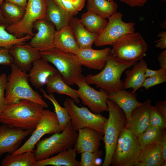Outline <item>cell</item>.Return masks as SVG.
<instances>
[{
  "label": "cell",
  "mask_w": 166,
  "mask_h": 166,
  "mask_svg": "<svg viewBox=\"0 0 166 166\" xmlns=\"http://www.w3.org/2000/svg\"><path fill=\"white\" fill-rule=\"evenodd\" d=\"M58 5L63 8L61 0H53Z\"/></svg>",
  "instance_id": "49"
},
{
  "label": "cell",
  "mask_w": 166,
  "mask_h": 166,
  "mask_svg": "<svg viewBox=\"0 0 166 166\" xmlns=\"http://www.w3.org/2000/svg\"><path fill=\"white\" fill-rule=\"evenodd\" d=\"M56 132H60L55 113L48 109H44L40 121L30 137L21 147L12 154L15 155L27 151L33 152L36 143L42 136Z\"/></svg>",
  "instance_id": "13"
},
{
  "label": "cell",
  "mask_w": 166,
  "mask_h": 166,
  "mask_svg": "<svg viewBox=\"0 0 166 166\" xmlns=\"http://www.w3.org/2000/svg\"><path fill=\"white\" fill-rule=\"evenodd\" d=\"M137 62L120 60L109 53L106 64L102 70L96 75L89 74L85 77L89 85L94 84L108 93L124 89V81L121 79L123 72Z\"/></svg>",
  "instance_id": "2"
},
{
  "label": "cell",
  "mask_w": 166,
  "mask_h": 166,
  "mask_svg": "<svg viewBox=\"0 0 166 166\" xmlns=\"http://www.w3.org/2000/svg\"><path fill=\"white\" fill-rule=\"evenodd\" d=\"M64 107L68 110L73 129L76 131L84 127L95 129L104 135L107 118L101 113H95L86 107H79L71 98H66L64 102Z\"/></svg>",
  "instance_id": "10"
},
{
  "label": "cell",
  "mask_w": 166,
  "mask_h": 166,
  "mask_svg": "<svg viewBox=\"0 0 166 166\" xmlns=\"http://www.w3.org/2000/svg\"><path fill=\"white\" fill-rule=\"evenodd\" d=\"M7 76L5 73L0 75V115L7 106L5 97V88L7 80Z\"/></svg>",
  "instance_id": "39"
},
{
  "label": "cell",
  "mask_w": 166,
  "mask_h": 166,
  "mask_svg": "<svg viewBox=\"0 0 166 166\" xmlns=\"http://www.w3.org/2000/svg\"><path fill=\"white\" fill-rule=\"evenodd\" d=\"M111 52L117 58L137 62L146 55L148 45L141 34L133 32L124 35L112 45Z\"/></svg>",
  "instance_id": "8"
},
{
  "label": "cell",
  "mask_w": 166,
  "mask_h": 166,
  "mask_svg": "<svg viewBox=\"0 0 166 166\" xmlns=\"http://www.w3.org/2000/svg\"><path fill=\"white\" fill-rule=\"evenodd\" d=\"M108 94V99L116 103L124 111L126 115L127 122L129 121L133 110L142 104V103L137 100V95L135 93L126 91L124 89H119Z\"/></svg>",
  "instance_id": "21"
},
{
  "label": "cell",
  "mask_w": 166,
  "mask_h": 166,
  "mask_svg": "<svg viewBox=\"0 0 166 166\" xmlns=\"http://www.w3.org/2000/svg\"><path fill=\"white\" fill-rule=\"evenodd\" d=\"M47 4L45 0H28L25 12L21 20L9 25L6 30L17 38L26 35H34V25L37 21L46 18Z\"/></svg>",
  "instance_id": "9"
},
{
  "label": "cell",
  "mask_w": 166,
  "mask_h": 166,
  "mask_svg": "<svg viewBox=\"0 0 166 166\" xmlns=\"http://www.w3.org/2000/svg\"><path fill=\"white\" fill-rule=\"evenodd\" d=\"M75 84L79 88L76 92L82 103L87 106L92 112L97 114L108 111L107 92L101 88L99 91H97L90 87L86 82L85 77L82 74Z\"/></svg>",
  "instance_id": "12"
},
{
  "label": "cell",
  "mask_w": 166,
  "mask_h": 166,
  "mask_svg": "<svg viewBox=\"0 0 166 166\" xmlns=\"http://www.w3.org/2000/svg\"><path fill=\"white\" fill-rule=\"evenodd\" d=\"M76 152L72 148L62 151L54 156L37 160L35 166H80L76 159Z\"/></svg>",
  "instance_id": "27"
},
{
  "label": "cell",
  "mask_w": 166,
  "mask_h": 166,
  "mask_svg": "<svg viewBox=\"0 0 166 166\" xmlns=\"http://www.w3.org/2000/svg\"><path fill=\"white\" fill-rule=\"evenodd\" d=\"M151 100L148 99L132 111L126 127L137 137L148 127Z\"/></svg>",
  "instance_id": "18"
},
{
  "label": "cell",
  "mask_w": 166,
  "mask_h": 166,
  "mask_svg": "<svg viewBox=\"0 0 166 166\" xmlns=\"http://www.w3.org/2000/svg\"><path fill=\"white\" fill-rule=\"evenodd\" d=\"M40 90L43 96L49 100L53 104L55 113L57 117L60 132L63 131L69 123L71 121L70 116L67 109L65 107L61 106L58 102L53 93L48 94L42 88Z\"/></svg>",
  "instance_id": "34"
},
{
  "label": "cell",
  "mask_w": 166,
  "mask_h": 166,
  "mask_svg": "<svg viewBox=\"0 0 166 166\" xmlns=\"http://www.w3.org/2000/svg\"><path fill=\"white\" fill-rule=\"evenodd\" d=\"M166 81V72L146 78L142 85L146 90Z\"/></svg>",
  "instance_id": "38"
},
{
  "label": "cell",
  "mask_w": 166,
  "mask_h": 166,
  "mask_svg": "<svg viewBox=\"0 0 166 166\" xmlns=\"http://www.w3.org/2000/svg\"><path fill=\"white\" fill-rule=\"evenodd\" d=\"M122 17L121 13L116 12L108 18L106 26L94 42L96 46L112 45L124 35L135 32V23L124 22Z\"/></svg>",
  "instance_id": "11"
},
{
  "label": "cell",
  "mask_w": 166,
  "mask_h": 166,
  "mask_svg": "<svg viewBox=\"0 0 166 166\" xmlns=\"http://www.w3.org/2000/svg\"><path fill=\"white\" fill-rule=\"evenodd\" d=\"M9 49L0 48V65L10 66L14 62Z\"/></svg>",
  "instance_id": "40"
},
{
  "label": "cell",
  "mask_w": 166,
  "mask_h": 166,
  "mask_svg": "<svg viewBox=\"0 0 166 166\" xmlns=\"http://www.w3.org/2000/svg\"><path fill=\"white\" fill-rule=\"evenodd\" d=\"M117 3L108 0H87V10H91L105 18H108L116 12Z\"/></svg>",
  "instance_id": "31"
},
{
  "label": "cell",
  "mask_w": 166,
  "mask_h": 166,
  "mask_svg": "<svg viewBox=\"0 0 166 166\" xmlns=\"http://www.w3.org/2000/svg\"><path fill=\"white\" fill-rule=\"evenodd\" d=\"M44 107L23 99L8 104L0 115V123L10 127L34 130L42 117Z\"/></svg>",
  "instance_id": "1"
},
{
  "label": "cell",
  "mask_w": 166,
  "mask_h": 166,
  "mask_svg": "<svg viewBox=\"0 0 166 166\" xmlns=\"http://www.w3.org/2000/svg\"><path fill=\"white\" fill-rule=\"evenodd\" d=\"M107 104L109 117L105 127L103 139L105 155L102 166H109L111 164L119 135L126 127L127 122L124 112L116 103L108 99Z\"/></svg>",
  "instance_id": "4"
},
{
  "label": "cell",
  "mask_w": 166,
  "mask_h": 166,
  "mask_svg": "<svg viewBox=\"0 0 166 166\" xmlns=\"http://www.w3.org/2000/svg\"><path fill=\"white\" fill-rule=\"evenodd\" d=\"M161 0L164 2H165L166 1V0Z\"/></svg>",
  "instance_id": "51"
},
{
  "label": "cell",
  "mask_w": 166,
  "mask_h": 166,
  "mask_svg": "<svg viewBox=\"0 0 166 166\" xmlns=\"http://www.w3.org/2000/svg\"><path fill=\"white\" fill-rule=\"evenodd\" d=\"M37 160L34 152L27 151L17 155L10 154L2 160V166H35Z\"/></svg>",
  "instance_id": "33"
},
{
  "label": "cell",
  "mask_w": 166,
  "mask_h": 166,
  "mask_svg": "<svg viewBox=\"0 0 166 166\" xmlns=\"http://www.w3.org/2000/svg\"><path fill=\"white\" fill-rule=\"evenodd\" d=\"M157 37L160 38L155 41L156 42L155 46L161 49L166 48V32L163 31L160 32L158 34Z\"/></svg>",
  "instance_id": "42"
},
{
  "label": "cell",
  "mask_w": 166,
  "mask_h": 166,
  "mask_svg": "<svg viewBox=\"0 0 166 166\" xmlns=\"http://www.w3.org/2000/svg\"></svg>",
  "instance_id": "53"
},
{
  "label": "cell",
  "mask_w": 166,
  "mask_h": 166,
  "mask_svg": "<svg viewBox=\"0 0 166 166\" xmlns=\"http://www.w3.org/2000/svg\"><path fill=\"white\" fill-rule=\"evenodd\" d=\"M132 68L125 72L126 77L124 81L125 89L132 88V92L135 93L142 85L146 78L145 72L148 65L143 59L133 65Z\"/></svg>",
  "instance_id": "24"
},
{
  "label": "cell",
  "mask_w": 166,
  "mask_h": 166,
  "mask_svg": "<svg viewBox=\"0 0 166 166\" xmlns=\"http://www.w3.org/2000/svg\"><path fill=\"white\" fill-rule=\"evenodd\" d=\"M5 1L14 3L25 9L28 2V0H5Z\"/></svg>",
  "instance_id": "48"
},
{
  "label": "cell",
  "mask_w": 166,
  "mask_h": 166,
  "mask_svg": "<svg viewBox=\"0 0 166 166\" xmlns=\"http://www.w3.org/2000/svg\"><path fill=\"white\" fill-rule=\"evenodd\" d=\"M69 25L70 26L80 49L92 48L98 35L89 31L83 25L80 19L72 17Z\"/></svg>",
  "instance_id": "25"
},
{
  "label": "cell",
  "mask_w": 166,
  "mask_h": 166,
  "mask_svg": "<svg viewBox=\"0 0 166 166\" xmlns=\"http://www.w3.org/2000/svg\"><path fill=\"white\" fill-rule=\"evenodd\" d=\"M103 152L98 150L93 152H86L81 153L80 166H98L100 165L97 162V160L101 156Z\"/></svg>",
  "instance_id": "36"
},
{
  "label": "cell",
  "mask_w": 166,
  "mask_h": 166,
  "mask_svg": "<svg viewBox=\"0 0 166 166\" xmlns=\"http://www.w3.org/2000/svg\"><path fill=\"white\" fill-rule=\"evenodd\" d=\"M149 126L156 127L163 129H165L166 128V119L158 110L155 105H151V106Z\"/></svg>",
  "instance_id": "37"
},
{
  "label": "cell",
  "mask_w": 166,
  "mask_h": 166,
  "mask_svg": "<svg viewBox=\"0 0 166 166\" xmlns=\"http://www.w3.org/2000/svg\"><path fill=\"white\" fill-rule=\"evenodd\" d=\"M155 106L166 119V101H159L156 102Z\"/></svg>",
  "instance_id": "44"
},
{
  "label": "cell",
  "mask_w": 166,
  "mask_h": 166,
  "mask_svg": "<svg viewBox=\"0 0 166 166\" xmlns=\"http://www.w3.org/2000/svg\"><path fill=\"white\" fill-rule=\"evenodd\" d=\"M9 51L13 59V63L26 72L30 70L34 61L42 58L38 50L25 43L13 45Z\"/></svg>",
  "instance_id": "16"
},
{
  "label": "cell",
  "mask_w": 166,
  "mask_h": 166,
  "mask_svg": "<svg viewBox=\"0 0 166 166\" xmlns=\"http://www.w3.org/2000/svg\"><path fill=\"white\" fill-rule=\"evenodd\" d=\"M8 26L4 21L0 9V48L10 49L15 45L24 44L32 37L26 35L21 38H17L6 30V28Z\"/></svg>",
  "instance_id": "30"
},
{
  "label": "cell",
  "mask_w": 166,
  "mask_h": 166,
  "mask_svg": "<svg viewBox=\"0 0 166 166\" xmlns=\"http://www.w3.org/2000/svg\"><path fill=\"white\" fill-rule=\"evenodd\" d=\"M78 136L71 121L61 132H55L49 137L39 140L36 144L34 154L37 160L50 157L54 154L72 148Z\"/></svg>",
  "instance_id": "6"
},
{
  "label": "cell",
  "mask_w": 166,
  "mask_h": 166,
  "mask_svg": "<svg viewBox=\"0 0 166 166\" xmlns=\"http://www.w3.org/2000/svg\"><path fill=\"white\" fill-rule=\"evenodd\" d=\"M42 58L53 64L69 85L75 84L81 74L82 65L76 55L53 47L40 51Z\"/></svg>",
  "instance_id": "5"
},
{
  "label": "cell",
  "mask_w": 166,
  "mask_h": 166,
  "mask_svg": "<svg viewBox=\"0 0 166 166\" xmlns=\"http://www.w3.org/2000/svg\"><path fill=\"white\" fill-rule=\"evenodd\" d=\"M141 149L137 137L125 127L119 135L111 164L113 166H134Z\"/></svg>",
  "instance_id": "7"
},
{
  "label": "cell",
  "mask_w": 166,
  "mask_h": 166,
  "mask_svg": "<svg viewBox=\"0 0 166 166\" xmlns=\"http://www.w3.org/2000/svg\"><path fill=\"white\" fill-rule=\"evenodd\" d=\"M157 60L160 68H166V50L161 52L159 54Z\"/></svg>",
  "instance_id": "46"
},
{
  "label": "cell",
  "mask_w": 166,
  "mask_h": 166,
  "mask_svg": "<svg viewBox=\"0 0 166 166\" xmlns=\"http://www.w3.org/2000/svg\"><path fill=\"white\" fill-rule=\"evenodd\" d=\"M5 0H0V5Z\"/></svg>",
  "instance_id": "50"
},
{
  "label": "cell",
  "mask_w": 166,
  "mask_h": 166,
  "mask_svg": "<svg viewBox=\"0 0 166 166\" xmlns=\"http://www.w3.org/2000/svg\"><path fill=\"white\" fill-rule=\"evenodd\" d=\"M109 1H113V0H108Z\"/></svg>",
  "instance_id": "52"
},
{
  "label": "cell",
  "mask_w": 166,
  "mask_h": 166,
  "mask_svg": "<svg viewBox=\"0 0 166 166\" xmlns=\"http://www.w3.org/2000/svg\"><path fill=\"white\" fill-rule=\"evenodd\" d=\"M129 6L134 7H140L144 6L148 0H120Z\"/></svg>",
  "instance_id": "43"
},
{
  "label": "cell",
  "mask_w": 166,
  "mask_h": 166,
  "mask_svg": "<svg viewBox=\"0 0 166 166\" xmlns=\"http://www.w3.org/2000/svg\"><path fill=\"white\" fill-rule=\"evenodd\" d=\"M166 162L157 141L142 146L141 152L135 166H165Z\"/></svg>",
  "instance_id": "23"
},
{
  "label": "cell",
  "mask_w": 166,
  "mask_h": 166,
  "mask_svg": "<svg viewBox=\"0 0 166 166\" xmlns=\"http://www.w3.org/2000/svg\"><path fill=\"white\" fill-rule=\"evenodd\" d=\"M46 85L47 91L49 93L65 95L72 98L75 103H80V100L76 90L71 88L66 83L59 72L49 77Z\"/></svg>",
  "instance_id": "28"
},
{
  "label": "cell",
  "mask_w": 166,
  "mask_h": 166,
  "mask_svg": "<svg viewBox=\"0 0 166 166\" xmlns=\"http://www.w3.org/2000/svg\"><path fill=\"white\" fill-rule=\"evenodd\" d=\"M165 72H166V68H160L157 70H152L147 68L145 71V76L146 78L150 77Z\"/></svg>",
  "instance_id": "45"
},
{
  "label": "cell",
  "mask_w": 166,
  "mask_h": 166,
  "mask_svg": "<svg viewBox=\"0 0 166 166\" xmlns=\"http://www.w3.org/2000/svg\"><path fill=\"white\" fill-rule=\"evenodd\" d=\"M10 66L11 71L7 77L5 88V97L7 104L25 99L47 108L48 105L42 96L30 86L26 72L21 70L14 63Z\"/></svg>",
  "instance_id": "3"
},
{
  "label": "cell",
  "mask_w": 166,
  "mask_h": 166,
  "mask_svg": "<svg viewBox=\"0 0 166 166\" xmlns=\"http://www.w3.org/2000/svg\"><path fill=\"white\" fill-rule=\"evenodd\" d=\"M32 64L28 74L29 80L37 89L42 88L46 85L49 77L58 72L57 69L42 58L34 61Z\"/></svg>",
  "instance_id": "20"
},
{
  "label": "cell",
  "mask_w": 166,
  "mask_h": 166,
  "mask_svg": "<svg viewBox=\"0 0 166 166\" xmlns=\"http://www.w3.org/2000/svg\"><path fill=\"white\" fill-rule=\"evenodd\" d=\"M77 137L74 145L77 153L93 152L99 150L104 135L92 128L85 127L78 130Z\"/></svg>",
  "instance_id": "17"
},
{
  "label": "cell",
  "mask_w": 166,
  "mask_h": 166,
  "mask_svg": "<svg viewBox=\"0 0 166 166\" xmlns=\"http://www.w3.org/2000/svg\"><path fill=\"white\" fill-rule=\"evenodd\" d=\"M53 47L75 54L79 49L73 30L69 25L55 32Z\"/></svg>",
  "instance_id": "22"
},
{
  "label": "cell",
  "mask_w": 166,
  "mask_h": 166,
  "mask_svg": "<svg viewBox=\"0 0 166 166\" xmlns=\"http://www.w3.org/2000/svg\"><path fill=\"white\" fill-rule=\"evenodd\" d=\"M47 4L46 19L55 26L56 30L69 25L72 17L53 0H45Z\"/></svg>",
  "instance_id": "26"
},
{
  "label": "cell",
  "mask_w": 166,
  "mask_h": 166,
  "mask_svg": "<svg viewBox=\"0 0 166 166\" xmlns=\"http://www.w3.org/2000/svg\"><path fill=\"white\" fill-rule=\"evenodd\" d=\"M33 131L0 124V156L4 153L12 154L17 150L22 140Z\"/></svg>",
  "instance_id": "14"
},
{
  "label": "cell",
  "mask_w": 166,
  "mask_h": 166,
  "mask_svg": "<svg viewBox=\"0 0 166 166\" xmlns=\"http://www.w3.org/2000/svg\"><path fill=\"white\" fill-rule=\"evenodd\" d=\"M34 28L37 32L28 43L39 51L53 47L56 30L54 26L46 18L37 21Z\"/></svg>",
  "instance_id": "15"
},
{
  "label": "cell",
  "mask_w": 166,
  "mask_h": 166,
  "mask_svg": "<svg viewBox=\"0 0 166 166\" xmlns=\"http://www.w3.org/2000/svg\"><path fill=\"white\" fill-rule=\"evenodd\" d=\"M0 9L4 21L9 25L20 21L25 10V8L6 1L0 5Z\"/></svg>",
  "instance_id": "32"
},
{
  "label": "cell",
  "mask_w": 166,
  "mask_h": 166,
  "mask_svg": "<svg viewBox=\"0 0 166 166\" xmlns=\"http://www.w3.org/2000/svg\"><path fill=\"white\" fill-rule=\"evenodd\" d=\"M80 19L86 29L98 35L103 30L108 22L106 18L90 10H87L83 14Z\"/></svg>",
  "instance_id": "29"
},
{
  "label": "cell",
  "mask_w": 166,
  "mask_h": 166,
  "mask_svg": "<svg viewBox=\"0 0 166 166\" xmlns=\"http://www.w3.org/2000/svg\"><path fill=\"white\" fill-rule=\"evenodd\" d=\"M111 49L108 47L96 50L79 49L75 55L82 65L89 69L101 70L104 67Z\"/></svg>",
  "instance_id": "19"
},
{
  "label": "cell",
  "mask_w": 166,
  "mask_h": 166,
  "mask_svg": "<svg viewBox=\"0 0 166 166\" xmlns=\"http://www.w3.org/2000/svg\"><path fill=\"white\" fill-rule=\"evenodd\" d=\"M165 131V129L149 126L137 136L139 143L141 146H144L156 142Z\"/></svg>",
  "instance_id": "35"
},
{
  "label": "cell",
  "mask_w": 166,
  "mask_h": 166,
  "mask_svg": "<svg viewBox=\"0 0 166 166\" xmlns=\"http://www.w3.org/2000/svg\"><path fill=\"white\" fill-rule=\"evenodd\" d=\"M72 3L77 11L80 10L83 7L85 0H66Z\"/></svg>",
  "instance_id": "47"
},
{
  "label": "cell",
  "mask_w": 166,
  "mask_h": 166,
  "mask_svg": "<svg viewBox=\"0 0 166 166\" xmlns=\"http://www.w3.org/2000/svg\"><path fill=\"white\" fill-rule=\"evenodd\" d=\"M159 146L161 150L164 161L166 162V132L162 134L157 140Z\"/></svg>",
  "instance_id": "41"
}]
</instances>
